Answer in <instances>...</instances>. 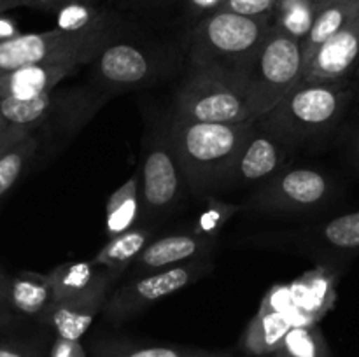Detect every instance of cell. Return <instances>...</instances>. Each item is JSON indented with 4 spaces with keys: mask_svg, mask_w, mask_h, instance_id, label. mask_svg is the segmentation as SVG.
<instances>
[{
    "mask_svg": "<svg viewBox=\"0 0 359 357\" xmlns=\"http://www.w3.org/2000/svg\"><path fill=\"white\" fill-rule=\"evenodd\" d=\"M272 357H332V354L321 329L316 324H304L293 326L284 335Z\"/></svg>",
    "mask_w": 359,
    "mask_h": 357,
    "instance_id": "obj_26",
    "label": "cell"
},
{
    "mask_svg": "<svg viewBox=\"0 0 359 357\" xmlns=\"http://www.w3.org/2000/svg\"><path fill=\"white\" fill-rule=\"evenodd\" d=\"M142 2L146 4H153V6H174V4H179V2H186V0H142Z\"/></svg>",
    "mask_w": 359,
    "mask_h": 357,
    "instance_id": "obj_41",
    "label": "cell"
},
{
    "mask_svg": "<svg viewBox=\"0 0 359 357\" xmlns=\"http://www.w3.org/2000/svg\"><path fill=\"white\" fill-rule=\"evenodd\" d=\"M305 248L323 261H347L359 254V209L311 226L302 233Z\"/></svg>",
    "mask_w": 359,
    "mask_h": 357,
    "instance_id": "obj_15",
    "label": "cell"
},
{
    "mask_svg": "<svg viewBox=\"0 0 359 357\" xmlns=\"http://www.w3.org/2000/svg\"><path fill=\"white\" fill-rule=\"evenodd\" d=\"M238 209H241V205L221 202V200L209 196L203 209L200 210L198 217H196L193 231L202 234V237L210 238V240H216V237L223 230L224 224L238 212Z\"/></svg>",
    "mask_w": 359,
    "mask_h": 357,
    "instance_id": "obj_29",
    "label": "cell"
},
{
    "mask_svg": "<svg viewBox=\"0 0 359 357\" xmlns=\"http://www.w3.org/2000/svg\"><path fill=\"white\" fill-rule=\"evenodd\" d=\"M25 6V0H0V14H4L6 10L14 9V7Z\"/></svg>",
    "mask_w": 359,
    "mask_h": 357,
    "instance_id": "obj_40",
    "label": "cell"
},
{
    "mask_svg": "<svg viewBox=\"0 0 359 357\" xmlns=\"http://www.w3.org/2000/svg\"><path fill=\"white\" fill-rule=\"evenodd\" d=\"M309 2H311V6L318 10V9H321V7L328 6V4L335 2V0H309Z\"/></svg>",
    "mask_w": 359,
    "mask_h": 357,
    "instance_id": "obj_42",
    "label": "cell"
},
{
    "mask_svg": "<svg viewBox=\"0 0 359 357\" xmlns=\"http://www.w3.org/2000/svg\"><path fill=\"white\" fill-rule=\"evenodd\" d=\"M353 80H354V93H356V100L359 102V69L356 70V74H354Z\"/></svg>",
    "mask_w": 359,
    "mask_h": 357,
    "instance_id": "obj_43",
    "label": "cell"
},
{
    "mask_svg": "<svg viewBox=\"0 0 359 357\" xmlns=\"http://www.w3.org/2000/svg\"><path fill=\"white\" fill-rule=\"evenodd\" d=\"M174 115L196 122H245L249 104L241 74L189 69L175 94Z\"/></svg>",
    "mask_w": 359,
    "mask_h": 357,
    "instance_id": "obj_7",
    "label": "cell"
},
{
    "mask_svg": "<svg viewBox=\"0 0 359 357\" xmlns=\"http://www.w3.org/2000/svg\"><path fill=\"white\" fill-rule=\"evenodd\" d=\"M356 102L354 80L298 83L255 125L287 150L335 135Z\"/></svg>",
    "mask_w": 359,
    "mask_h": 357,
    "instance_id": "obj_1",
    "label": "cell"
},
{
    "mask_svg": "<svg viewBox=\"0 0 359 357\" xmlns=\"http://www.w3.org/2000/svg\"><path fill=\"white\" fill-rule=\"evenodd\" d=\"M51 357H86L81 349L79 342H69L56 336V342L51 349Z\"/></svg>",
    "mask_w": 359,
    "mask_h": 357,
    "instance_id": "obj_34",
    "label": "cell"
},
{
    "mask_svg": "<svg viewBox=\"0 0 359 357\" xmlns=\"http://www.w3.org/2000/svg\"><path fill=\"white\" fill-rule=\"evenodd\" d=\"M72 2H76V0H25V6L34 7V9L39 10H48V13H51V10L58 13L60 9H63V7Z\"/></svg>",
    "mask_w": 359,
    "mask_h": 357,
    "instance_id": "obj_35",
    "label": "cell"
},
{
    "mask_svg": "<svg viewBox=\"0 0 359 357\" xmlns=\"http://www.w3.org/2000/svg\"><path fill=\"white\" fill-rule=\"evenodd\" d=\"M151 238H153V233L147 227H132V230L125 231V233H119L116 237L109 238L107 244L93 258V262L98 266H104V268L123 273L128 266L135 262V259L146 248Z\"/></svg>",
    "mask_w": 359,
    "mask_h": 357,
    "instance_id": "obj_24",
    "label": "cell"
},
{
    "mask_svg": "<svg viewBox=\"0 0 359 357\" xmlns=\"http://www.w3.org/2000/svg\"><path fill=\"white\" fill-rule=\"evenodd\" d=\"M114 35L112 20L84 31H63L55 28L37 34H20L0 42V74L28 65L83 66L90 65L102 46Z\"/></svg>",
    "mask_w": 359,
    "mask_h": 357,
    "instance_id": "obj_5",
    "label": "cell"
},
{
    "mask_svg": "<svg viewBox=\"0 0 359 357\" xmlns=\"http://www.w3.org/2000/svg\"><path fill=\"white\" fill-rule=\"evenodd\" d=\"M9 279L11 275L4 273L0 270V307L7 308V289H9Z\"/></svg>",
    "mask_w": 359,
    "mask_h": 357,
    "instance_id": "obj_39",
    "label": "cell"
},
{
    "mask_svg": "<svg viewBox=\"0 0 359 357\" xmlns=\"http://www.w3.org/2000/svg\"><path fill=\"white\" fill-rule=\"evenodd\" d=\"M342 150L347 164L359 174V121L349 126L342 139Z\"/></svg>",
    "mask_w": 359,
    "mask_h": 357,
    "instance_id": "obj_31",
    "label": "cell"
},
{
    "mask_svg": "<svg viewBox=\"0 0 359 357\" xmlns=\"http://www.w3.org/2000/svg\"><path fill=\"white\" fill-rule=\"evenodd\" d=\"M0 357H39L35 349L20 342L0 340Z\"/></svg>",
    "mask_w": 359,
    "mask_h": 357,
    "instance_id": "obj_33",
    "label": "cell"
},
{
    "mask_svg": "<svg viewBox=\"0 0 359 357\" xmlns=\"http://www.w3.org/2000/svg\"><path fill=\"white\" fill-rule=\"evenodd\" d=\"M95 357H233L228 352L184 349L165 345H130L121 342H105L95 349Z\"/></svg>",
    "mask_w": 359,
    "mask_h": 357,
    "instance_id": "obj_25",
    "label": "cell"
},
{
    "mask_svg": "<svg viewBox=\"0 0 359 357\" xmlns=\"http://www.w3.org/2000/svg\"><path fill=\"white\" fill-rule=\"evenodd\" d=\"M212 261L207 258L195 259L174 268L146 273L119 287L105 300L102 314L111 322H123L135 317L156 301L179 293L189 284L196 282L212 270Z\"/></svg>",
    "mask_w": 359,
    "mask_h": 357,
    "instance_id": "obj_9",
    "label": "cell"
},
{
    "mask_svg": "<svg viewBox=\"0 0 359 357\" xmlns=\"http://www.w3.org/2000/svg\"><path fill=\"white\" fill-rule=\"evenodd\" d=\"M105 102V94L90 88L58 86L30 100H0V114L9 125L42 130L48 136H69L83 128Z\"/></svg>",
    "mask_w": 359,
    "mask_h": 357,
    "instance_id": "obj_6",
    "label": "cell"
},
{
    "mask_svg": "<svg viewBox=\"0 0 359 357\" xmlns=\"http://www.w3.org/2000/svg\"><path fill=\"white\" fill-rule=\"evenodd\" d=\"M272 28V18L212 10L200 18L189 42V69L241 74Z\"/></svg>",
    "mask_w": 359,
    "mask_h": 357,
    "instance_id": "obj_3",
    "label": "cell"
},
{
    "mask_svg": "<svg viewBox=\"0 0 359 357\" xmlns=\"http://www.w3.org/2000/svg\"><path fill=\"white\" fill-rule=\"evenodd\" d=\"M304 70L302 41L272 24L242 72L251 121L276 107L300 83Z\"/></svg>",
    "mask_w": 359,
    "mask_h": 357,
    "instance_id": "obj_4",
    "label": "cell"
},
{
    "mask_svg": "<svg viewBox=\"0 0 359 357\" xmlns=\"http://www.w3.org/2000/svg\"><path fill=\"white\" fill-rule=\"evenodd\" d=\"M76 2L84 4V6H95V2H98V0H76Z\"/></svg>",
    "mask_w": 359,
    "mask_h": 357,
    "instance_id": "obj_45",
    "label": "cell"
},
{
    "mask_svg": "<svg viewBox=\"0 0 359 357\" xmlns=\"http://www.w3.org/2000/svg\"><path fill=\"white\" fill-rule=\"evenodd\" d=\"M142 216L140 202V172H133L132 177L119 186L107 200L105 205V233L116 237L119 233L139 226Z\"/></svg>",
    "mask_w": 359,
    "mask_h": 357,
    "instance_id": "obj_22",
    "label": "cell"
},
{
    "mask_svg": "<svg viewBox=\"0 0 359 357\" xmlns=\"http://www.w3.org/2000/svg\"><path fill=\"white\" fill-rule=\"evenodd\" d=\"M16 35H20L16 21L0 14V42L9 41V38L16 37Z\"/></svg>",
    "mask_w": 359,
    "mask_h": 357,
    "instance_id": "obj_37",
    "label": "cell"
},
{
    "mask_svg": "<svg viewBox=\"0 0 359 357\" xmlns=\"http://www.w3.org/2000/svg\"><path fill=\"white\" fill-rule=\"evenodd\" d=\"M314 14L316 9L309 0H279L272 24L284 34L304 42Z\"/></svg>",
    "mask_w": 359,
    "mask_h": 357,
    "instance_id": "obj_28",
    "label": "cell"
},
{
    "mask_svg": "<svg viewBox=\"0 0 359 357\" xmlns=\"http://www.w3.org/2000/svg\"><path fill=\"white\" fill-rule=\"evenodd\" d=\"M359 69V13L323 46L307 63L300 83L353 79Z\"/></svg>",
    "mask_w": 359,
    "mask_h": 357,
    "instance_id": "obj_11",
    "label": "cell"
},
{
    "mask_svg": "<svg viewBox=\"0 0 359 357\" xmlns=\"http://www.w3.org/2000/svg\"><path fill=\"white\" fill-rule=\"evenodd\" d=\"M277 6H279V0H223L219 9L230 10L241 16L272 18L273 20Z\"/></svg>",
    "mask_w": 359,
    "mask_h": 357,
    "instance_id": "obj_30",
    "label": "cell"
},
{
    "mask_svg": "<svg viewBox=\"0 0 359 357\" xmlns=\"http://www.w3.org/2000/svg\"><path fill=\"white\" fill-rule=\"evenodd\" d=\"M186 2L189 4L191 10H195V13L205 16V14L219 9V6L223 4V0H186Z\"/></svg>",
    "mask_w": 359,
    "mask_h": 357,
    "instance_id": "obj_36",
    "label": "cell"
},
{
    "mask_svg": "<svg viewBox=\"0 0 359 357\" xmlns=\"http://www.w3.org/2000/svg\"><path fill=\"white\" fill-rule=\"evenodd\" d=\"M139 172L142 202L140 219H154L172 212L181 202L188 184L172 147L168 128L153 133Z\"/></svg>",
    "mask_w": 359,
    "mask_h": 357,
    "instance_id": "obj_10",
    "label": "cell"
},
{
    "mask_svg": "<svg viewBox=\"0 0 359 357\" xmlns=\"http://www.w3.org/2000/svg\"><path fill=\"white\" fill-rule=\"evenodd\" d=\"M48 275L53 284L56 301L97 293V290H109L111 284L121 275V272L104 268L95 265L93 261H72L58 265Z\"/></svg>",
    "mask_w": 359,
    "mask_h": 357,
    "instance_id": "obj_19",
    "label": "cell"
},
{
    "mask_svg": "<svg viewBox=\"0 0 359 357\" xmlns=\"http://www.w3.org/2000/svg\"><path fill=\"white\" fill-rule=\"evenodd\" d=\"M16 324V315L13 310L6 307H0V331H6V329L13 328Z\"/></svg>",
    "mask_w": 359,
    "mask_h": 357,
    "instance_id": "obj_38",
    "label": "cell"
},
{
    "mask_svg": "<svg viewBox=\"0 0 359 357\" xmlns=\"http://www.w3.org/2000/svg\"><path fill=\"white\" fill-rule=\"evenodd\" d=\"M79 66L58 65H28L0 74V100H30L41 97L46 91L58 86L63 79L72 76Z\"/></svg>",
    "mask_w": 359,
    "mask_h": 357,
    "instance_id": "obj_18",
    "label": "cell"
},
{
    "mask_svg": "<svg viewBox=\"0 0 359 357\" xmlns=\"http://www.w3.org/2000/svg\"><path fill=\"white\" fill-rule=\"evenodd\" d=\"M321 272L309 273L290 286V314L294 326L316 324L323 312L330 307L332 286Z\"/></svg>",
    "mask_w": 359,
    "mask_h": 357,
    "instance_id": "obj_21",
    "label": "cell"
},
{
    "mask_svg": "<svg viewBox=\"0 0 359 357\" xmlns=\"http://www.w3.org/2000/svg\"><path fill=\"white\" fill-rule=\"evenodd\" d=\"M34 132V128L30 126H21V125H9L2 133H0V156H2L6 150H9L11 147L16 146L18 142L25 140L27 136H30Z\"/></svg>",
    "mask_w": 359,
    "mask_h": 357,
    "instance_id": "obj_32",
    "label": "cell"
},
{
    "mask_svg": "<svg viewBox=\"0 0 359 357\" xmlns=\"http://www.w3.org/2000/svg\"><path fill=\"white\" fill-rule=\"evenodd\" d=\"M290 287H273L245 331L242 346L251 356H272L284 335L294 326L290 314Z\"/></svg>",
    "mask_w": 359,
    "mask_h": 357,
    "instance_id": "obj_14",
    "label": "cell"
},
{
    "mask_svg": "<svg viewBox=\"0 0 359 357\" xmlns=\"http://www.w3.org/2000/svg\"><path fill=\"white\" fill-rule=\"evenodd\" d=\"M358 13L359 0H335V2L316 10L311 28H309L307 35H305L304 42H302L305 66L311 62V58L318 51L319 46H323L337 31L342 30Z\"/></svg>",
    "mask_w": 359,
    "mask_h": 357,
    "instance_id": "obj_23",
    "label": "cell"
},
{
    "mask_svg": "<svg viewBox=\"0 0 359 357\" xmlns=\"http://www.w3.org/2000/svg\"><path fill=\"white\" fill-rule=\"evenodd\" d=\"M91 65L100 83L114 90L140 86L154 72L153 62L142 48L128 41H119L114 35L102 46Z\"/></svg>",
    "mask_w": 359,
    "mask_h": 357,
    "instance_id": "obj_12",
    "label": "cell"
},
{
    "mask_svg": "<svg viewBox=\"0 0 359 357\" xmlns=\"http://www.w3.org/2000/svg\"><path fill=\"white\" fill-rule=\"evenodd\" d=\"M39 136L32 133L0 156V200L14 188L39 150Z\"/></svg>",
    "mask_w": 359,
    "mask_h": 357,
    "instance_id": "obj_27",
    "label": "cell"
},
{
    "mask_svg": "<svg viewBox=\"0 0 359 357\" xmlns=\"http://www.w3.org/2000/svg\"><path fill=\"white\" fill-rule=\"evenodd\" d=\"M7 126H9V122H7V121H6V118H4V115L0 114V133H2L4 130L7 128Z\"/></svg>",
    "mask_w": 359,
    "mask_h": 357,
    "instance_id": "obj_44",
    "label": "cell"
},
{
    "mask_svg": "<svg viewBox=\"0 0 359 357\" xmlns=\"http://www.w3.org/2000/svg\"><path fill=\"white\" fill-rule=\"evenodd\" d=\"M252 126L255 121L196 122L172 115L168 136L188 188L195 192L223 189Z\"/></svg>",
    "mask_w": 359,
    "mask_h": 357,
    "instance_id": "obj_2",
    "label": "cell"
},
{
    "mask_svg": "<svg viewBox=\"0 0 359 357\" xmlns=\"http://www.w3.org/2000/svg\"><path fill=\"white\" fill-rule=\"evenodd\" d=\"M55 301L53 284L49 275L39 272H20L9 279L7 308L16 314L41 321L44 312Z\"/></svg>",
    "mask_w": 359,
    "mask_h": 357,
    "instance_id": "obj_20",
    "label": "cell"
},
{
    "mask_svg": "<svg viewBox=\"0 0 359 357\" xmlns=\"http://www.w3.org/2000/svg\"><path fill=\"white\" fill-rule=\"evenodd\" d=\"M340 188L328 174L309 167H283L262 182L248 200L249 209L259 212H316L326 209Z\"/></svg>",
    "mask_w": 359,
    "mask_h": 357,
    "instance_id": "obj_8",
    "label": "cell"
},
{
    "mask_svg": "<svg viewBox=\"0 0 359 357\" xmlns=\"http://www.w3.org/2000/svg\"><path fill=\"white\" fill-rule=\"evenodd\" d=\"M287 153L290 150L283 144L255 125L242 144L223 188H241L266 181L284 167Z\"/></svg>",
    "mask_w": 359,
    "mask_h": 357,
    "instance_id": "obj_13",
    "label": "cell"
},
{
    "mask_svg": "<svg viewBox=\"0 0 359 357\" xmlns=\"http://www.w3.org/2000/svg\"><path fill=\"white\" fill-rule=\"evenodd\" d=\"M214 247V240L195 233H174L151 240L133 262L137 276L160 270L174 268L195 259L207 258Z\"/></svg>",
    "mask_w": 359,
    "mask_h": 357,
    "instance_id": "obj_16",
    "label": "cell"
},
{
    "mask_svg": "<svg viewBox=\"0 0 359 357\" xmlns=\"http://www.w3.org/2000/svg\"><path fill=\"white\" fill-rule=\"evenodd\" d=\"M107 293L109 290H97L83 296L53 301L51 307L41 317V322L55 329L58 338L79 342L104 308Z\"/></svg>",
    "mask_w": 359,
    "mask_h": 357,
    "instance_id": "obj_17",
    "label": "cell"
}]
</instances>
